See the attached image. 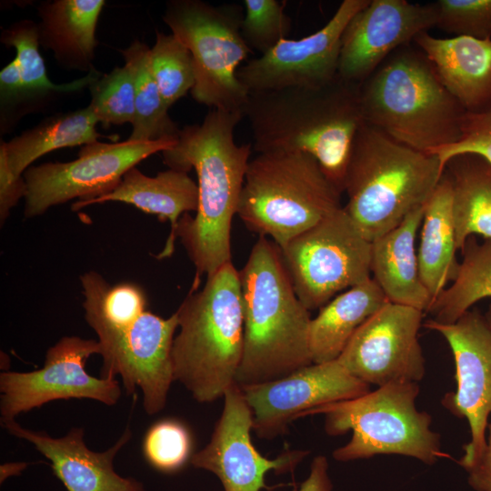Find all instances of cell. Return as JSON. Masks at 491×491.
<instances>
[{
	"instance_id": "cell-1",
	"label": "cell",
	"mask_w": 491,
	"mask_h": 491,
	"mask_svg": "<svg viewBox=\"0 0 491 491\" xmlns=\"http://www.w3.org/2000/svg\"><path fill=\"white\" fill-rule=\"evenodd\" d=\"M243 112L212 109L201 124L184 126L175 144L162 152L169 168L197 175L195 215H182L178 236L195 266L192 291L203 275L232 262L231 226L249 163L251 145H238L234 131Z\"/></svg>"
},
{
	"instance_id": "cell-2",
	"label": "cell",
	"mask_w": 491,
	"mask_h": 491,
	"mask_svg": "<svg viewBox=\"0 0 491 491\" xmlns=\"http://www.w3.org/2000/svg\"><path fill=\"white\" fill-rule=\"evenodd\" d=\"M360 85L337 75L320 86L250 93L243 115L255 150L306 153L344 193L353 142L366 122Z\"/></svg>"
},
{
	"instance_id": "cell-3",
	"label": "cell",
	"mask_w": 491,
	"mask_h": 491,
	"mask_svg": "<svg viewBox=\"0 0 491 491\" xmlns=\"http://www.w3.org/2000/svg\"><path fill=\"white\" fill-rule=\"evenodd\" d=\"M239 276L244 346L235 384L277 380L313 364L310 311L295 292L278 246L259 236Z\"/></svg>"
},
{
	"instance_id": "cell-4",
	"label": "cell",
	"mask_w": 491,
	"mask_h": 491,
	"mask_svg": "<svg viewBox=\"0 0 491 491\" xmlns=\"http://www.w3.org/2000/svg\"><path fill=\"white\" fill-rule=\"evenodd\" d=\"M366 123L393 140L430 153L461 136L466 110L412 43L393 52L360 85Z\"/></svg>"
},
{
	"instance_id": "cell-5",
	"label": "cell",
	"mask_w": 491,
	"mask_h": 491,
	"mask_svg": "<svg viewBox=\"0 0 491 491\" xmlns=\"http://www.w3.org/2000/svg\"><path fill=\"white\" fill-rule=\"evenodd\" d=\"M172 347L175 381L200 403L224 396L235 384L244 346L239 271L230 262L190 291L175 311Z\"/></svg>"
},
{
	"instance_id": "cell-6",
	"label": "cell",
	"mask_w": 491,
	"mask_h": 491,
	"mask_svg": "<svg viewBox=\"0 0 491 491\" xmlns=\"http://www.w3.org/2000/svg\"><path fill=\"white\" fill-rule=\"evenodd\" d=\"M443 173L436 155L402 145L365 122L350 153L344 208L372 242L425 205Z\"/></svg>"
},
{
	"instance_id": "cell-7",
	"label": "cell",
	"mask_w": 491,
	"mask_h": 491,
	"mask_svg": "<svg viewBox=\"0 0 491 491\" xmlns=\"http://www.w3.org/2000/svg\"><path fill=\"white\" fill-rule=\"evenodd\" d=\"M341 194L306 153H258L248 163L237 215L250 231L282 247L343 207Z\"/></svg>"
},
{
	"instance_id": "cell-8",
	"label": "cell",
	"mask_w": 491,
	"mask_h": 491,
	"mask_svg": "<svg viewBox=\"0 0 491 491\" xmlns=\"http://www.w3.org/2000/svg\"><path fill=\"white\" fill-rule=\"evenodd\" d=\"M418 394L416 382L389 383L353 399L315 407L301 417L325 415L329 436L352 430L351 440L333 452L337 461L395 454L433 465L446 455L441 450L440 436L431 429V416L416 408Z\"/></svg>"
},
{
	"instance_id": "cell-9",
	"label": "cell",
	"mask_w": 491,
	"mask_h": 491,
	"mask_svg": "<svg viewBox=\"0 0 491 491\" xmlns=\"http://www.w3.org/2000/svg\"><path fill=\"white\" fill-rule=\"evenodd\" d=\"M239 5H213L201 0H171L163 21L191 53L195 82L193 98L213 109L240 111L249 92L237 77L252 50L241 35Z\"/></svg>"
},
{
	"instance_id": "cell-10",
	"label": "cell",
	"mask_w": 491,
	"mask_h": 491,
	"mask_svg": "<svg viewBox=\"0 0 491 491\" xmlns=\"http://www.w3.org/2000/svg\"><path fill=\"white\" fill-rule=\"evenodd\" d=\"M371 248L344 206L279 247L295 292L309 311L371 278Z\"/></svg>"
},
{
	"instance_id": "cell-11",
	"label": "cell",
	"mask_w": 491,
	"mask_h": 491,
	"mask_svg": "<svg viewBox=\"0 0 491 491\" xmlns=\"http://www.w3.org/2000/svg\"><path fill=\"white\" fill-rule=\"evenodd\" d=\"M175 142L176 139L96 141L84 145L75 160L31 165L23 175L26 184L24 215L33 218L75 198L90 201L104 195L119 185L128 170Z\"/></svg>"
},
{
	"instance_id": "cell-12",
	"label": "cell",
	"mask_w": 491,
	"mask_h": 491,
	"mask_svg": "<svg viewBox=\"0 0 491 491\" xmlns=\"http://www.w3.org/2000/svg\"><path fill=\"white\" fill-rule=\"evenodd\" d=\"M95 354H101L98 341L65 336L48 348L42 368L2 372L1 423L55 400L87 398L115 405L121 396L117 380L98 378L85 370L87 359Z\"/></svg>"
},
{
	"instance_id": "cell-13",
	"label": "cell",
	"mask_w": 491,
	"mask_h": 491,
	"mask_svg": "<svg viewBox=\"0 0 491 491\" xmlns=\"http://www.w3.org/2000/svg\"><path fill=\"white\" fill-rule=\"evenodd\" d=\"M424 326L439 333L453 353L456 390L447 393L442 404L468 422L471 439L457 461L465 469L478 459L486 446L491 416V323L486 315L472 309L453 324L429 319Z\"/></svg>"
},
{
	"instance_id": "cell-14",
	"label": "cell",
	"mask_w": 491,
	"mask_h": 491,
	"mask_svg": "<svg viewBox=\"0 0 491 491\" xmlns=\"http://www.w3.org/2000/svg\"><path fill=\"white\" fill-rule=\"evenodd\" d=\"M424 313L388 302L356 331L337 360L368 386L417 383L426 371L418 341Z\"/></svg>"
},
{
	"instance_id": "cell-15",
	"label": "cell",
	"mask_w": 491,
	"mask_h": 491,
	"mask_svg": "<svg viewBox=\"0 0 491 491\" xmlns=\"http://www.w3.org/2000/svg\"><path fill=\"white\" fill-rule=\"evenodd\" d=\"M370 0H344L318 31L297 40L283 39L259 57L249 60L237 77L250 93L326 85L338 75L344 30Z\"/></svg>"
},
{
	"instance_id": "cell-16",
	"label": "cell",
	"mask_w": 491,
	"mask_h": 491,
	"mask_svg": "<svg viewBox=\"0 0 491 491\" xmlns=\"http://www.w3.org/2000/svg\"><path fill=\"white\" fill-rule=\"evenodd\" d=\"M253 414V430L271 439L315 407L353 399L369 392V386L353 376L336 360L311 364L283 378L240 386Z\"/></svg>"
},
{
	"instance_id": "cell-17",
	"label": "cell",
	"mask_w": 491,
	"mask_h": 491,
	"mask_svg": "<svg viewBox=\"0 0 491 491\" xmlns=\"http://www.w3.org/2000/svg\"><path fill=\"white\" fill-rule=\"evenodd\" d=\"M224 401L209 443L191 456V464L215 474L225 491L269 489L265 483L268 471L292 472L309 454L292 450L272 460L263 456L251 441L253 414L241 387L233 385L225 391Z\"/></svg>"
},
{
	"instance_id": "cell-18",
	"label": "cell",
	"mask_w": 491,
	"mask_h": 491,
	"mask_svg": "<svg viewBox=\"0 0 491 491\" xmlns=\"http://www.w3.org/2000/svg\"><path fill=\"white\" fill-rule=\"evenodd\" d=\"M178 319L175 312L163 318L150 311L125 331L100 344L102 378L120 375L128 395L139 387L143 406L148 415L160 412L175 381L172 347Z\"/></svg>"
},
{
	"instance_id": "cell-19",
	"label": "cell",
	"mask_w": 491,
	"mask_h": 491,
	"mask_svg": "<svg viewBox=\"0 0 491 491\" xmlns=\"http://www.w3.org/2000/svg\"><path fill=\"white\" fill-rule=\"evenodd\" d=\"M436 3L370 0L346 26L338 61V75L362 84L396 49L421 33L436 27Z\"/></svg>"
},
{
	"instance_id": "cell-20",
	"label": "cell",
	"mask_w": 491,
	"mask_h": 491,
	"mask_svg": "<svg viewBox=\"0 0 491 491\" xmlns=\"http://www.w3.org/2000/svg\"><path fill=\"white\" fill-rule=\"evenodd\" d=\"M1 425L11 435L34 445L51 462L54 475L67 491H146L141 482L121 476L114 469L115 455L132 436L129 427L110 448L95 452L86 446L82 427H73L65 436L54 438L24 428L15 420Z\"/></svg>"
},
{
	"instance_id": "cell-21",
	"label": "cell",
	"mask_w": 491,
	"mask_h": 491,
	"mask_svg": "<svg viewBox=\"0 0 491 491\" xmlns=\"http://www.w3.org/2000/svg\"><path fill=\"white\" fill-rule=\"evenodd\" d=\"M413 43L425 53L445 87L466 112L491 107V39L438 38L424 32Z\"/></svg>"
},
{
	"instance_id": "cell-22",
	"label": "cell",
	"mask_w": 491,
	"mask_h": 491,
	"mask_svg": "<svg viewBox=\"0 0 491 491\" xmlns=\"http://www.w3.org/2000/svg\"><path fill=\"white\" fill-rule=\"evenodd\" d=\"M109 201L133 205L145 213L156 215L160 221L170 222L171 231L165 248L157 256L162 259L174 252L176 228L182 215L196 211L198 188L186 172L169 168L148 176L135 166L125 174L114 190L90 201H76L72 209L79 210Z\"/></svg>"
},
{
	"instance_id": "cell-23",
	"label": "cell",
	"mask_w": 491,
	"mask_h": 491,
	"mask_svg": "<svg viewBox=\"0 0 491 491\" xmlns=\"http://www.w3.org/2000/svg\"><path fill=\"white\" fill-rule=\"evenodd\" d=\"M425 206L371 242V277L390 303L427 312L432 298L421 279L416 246Z\"/></svg>"
},
{
	"instance_id": "cell-24",
	"label": "cell",
	"mask_w": 491,
	"mask_h": 491,
	"mask_svg": "<svg viewBox=\"0 0 491 491\" xmlns=\"http://www.w3.org/2000/svg\"><path fill=\"white\" fill-rule=\"evenodd\" d=\"M104 0H52L37 6L40 45L65 70L89 73L98 44L95 31Z\"/></svg>"
},
{
	"instance_id": "cell-25",
	"label": "cell",
	"mask_w": 491,
	"mask_h": 491,
	"mask_svg": "<svg viewBox=\"0 0 491 491\" xmlns=\"http://www.w3.org/2000/svg\"><path fill=\"white\" fill-rule=\"evenodd\" d=\"M388 302L372 277L332 298L310 322L313 363L336 360L356 331Z\"/></svg>"
},
{
	"instance_id": "cell-26",
	"label": "cell",
	"mask_w": 491,
	"mask_h": 491,
	"mask_svg": "<svg viewBox=\"0 0 491 491\" xmlns=\"http://www.w3.org/2000/svg\"><path fill=\"white\" fill-rule=\"evenodd\" d=\"M417 258L421 279L433 301L455 278L459 262L453 212V188L443 176L426 204Z\"/></svg>"
},
{
	"instance_id": "cell-27",
	"label": "cell",
	"mask_w": 491,
	"mask_h": 491,
	"mask_svg": "<svg viewBox=\"0 0 491 491\" xmlns=\"http://www.w3.org/2000/svg\"><path fill=\"white\" fill-rule=\"evenodd\" d=\"M97 119L88 105L45 117L8 142L1 141L7 165L15 176L44 155L54 150L85 145L98 141Z\"/></svg>"
},
{
	"instance_id": "cell-28",
	"label": "cell",
	"mask_w": 491,
	"mask_h": 491,
	"mask_svg": "<svg viewBox=\"0 0 491 491\" xmlns=\"http://www.w3.org/2000/svg\"><path fill=\"white\" fill-rule=\"evenodd\" d=\"M453 188L457 250L471 235L491 239V163L476 155H459L445 165Z\"/></svg>"
},
{
	"instance_id": "cell-29",
	"label": "cell",
	"mask_w": 491,
	"mask_h": 491,
	"mask_svg": "<svg viewBox=\"0 0 491 491\" xmlns=\"http://www.w3.org/2000/svg\"><path fill=\"white\" fill-rule=\"evenodd\" d=\"M80 281L85 317L100 344L127 330L146 311V295L137 284L110 286L95 271L83 274Z\"/></svg>"
},
{
	"instance_id": "cell-30",
	"label": "cell",
	"mask_w": 491,
	"mask_h": 491,
	"mask_svg": "<svg viewBox=\"0 0 491 491\" xmlns=\"http://www.w3.org/2000/svg\"><path fill=\"white\" fill-rule=\"evenodd\" d=\"M0 42L15 49L25 91L24 115L59 95L75 93L89 87L101 73L95 68L86 75L68 83H53L46 72L44 59L39 52L37 23L21 19L2 30Z\"/></svg>"
},
{
	"instance_id": "cell-31",
	"label": "cell",
	"mask_w": 491,
	"mask_h": 491,
	"mask_svg": "<svg viewBox=\"0 0 491 491\" xmlns=\"http://www.w3.org/2000/svg\"><path fill=\"white\" fill-rule=\"evenodd\" d=\"M455 278L433 301L427 312L433 320L453 324L479 300L491 297V239L469 236L460 250Z\"/></svg>"
},
{
	"instance_id": "cell-32",
	"label": "cell",
	"mask_w": 491,
	"mask_h": 491,
	"mask_svg": "<svg viewBox=\"0 0 491 491\" xmlns=\"http://www.w3.org/2000/svg\"><path fill=\"white\" fill-rule=\"evenodd\" d=\"M125 64L132 70L135 81V118L131 141L176 139L179 128L168 115L150 65V47L135 39L126 48L120 49Z\"/></svg>"
},
{
	"instance_id": "cell-33",
	"label": "cell",
	"mask_w": 491,
	"mask_h": 491,
	"mask_svg": "<svg viewBox=\"0 0 491 491\" xmlns=\"http://www.w3.org/2000/svg\"><path fill=\"white\" fill-rule=\"evenodd\" d=\"M150 65L165 105L170 108L193 89L195 82L193 58L174 34L156 31L150 47Z\"/></svg>"
},
{
	"instance_id": "cell-34",
	"label": "cell",
	"mask_w": 491,
	"mask_h": 491,
	"mask_svg": "<svg viewBox=\"0 0 491 491\" xmlns=\"http://www.w3.org/2000/svg\"><path fill=\"white\" fill-rule=\"evenodd\" d=\"M91 101L88 107L98 123L105 127L134 122L135 81L129 65L115 66L102 74L89 85Z\"/></svg>"
},
{
	"instance_id": "cell-35",
	"label": "cell",
	"mask_w": 491,
	"mask_h": 491,
	"mask_svg": "<svg viewBox=\"0 0 491 491\" xmlns=\"http://www.w3.org/2000/svg\"><path fill=\"white\" fill-rule=\"evenodd\" d=\"M142 449L151 466L163 473H174L180 470L190 458L192 437L182 422L163 419L149 427Z\"/></svg>"
},
{
	"instance_id": "cell-36",
	"label": "cell",
	"mask_w": 491,
	"mask_h": 491,
	"mask_svg": "<svg viewBox=\"0 0 491 491\" xmlns=\"http://www.w3.org/2000/svg\"><path fill=\"white\" fill-rule=\"evenodd\" d=\"M244 5L246 11L241 35L252 51L265 55L286 39L291 30V20L285 14L284 2L245 0Z\"/></svg>"
},
{
	"instance_id": "cell-37",
	"label": "cell",
	"mask_w": 491,
	"mask_h": 491,
	"mask_svg": "<svg viewBox=\"0 0 491 491\" xmlns=\"http://www.w3.org/2000/svg\"><path fill=\"white\" fill-rule=\"evenodd\" d=\"M436 27L456 36L491 39V0H438Z\"/></svg>"
},
{
	"instance_id": "cell-38",
	"label": "cell",
	"mask_w": 491,
	"mask_h": 491,
	"mask_svg": "<svg viewBox=\"0 0 491 491\" xmlns=\"http://www.w3.org/2000/svg\"><path fill=\"white\" fill-rule=\"evenodd\" d=\"M442 169L454 156L476 155L491 163V107L479 112H466L461 136L454 144L434 149Z\"/></svg>"
},
{
	"instance_id": "cell-39",
	"label": "cell",
	"mask_w": 491,
	"mask_h": 491,
	"mask_svg": "<svg viewBox=\"0 0 491 491\" xmlns=\"http://www.w3.org/2000/svg\"><path fill=\"white\" fill-rule=\"evenodd\" d=\"M26 194L24 176H15L8 167L5 152L0 145V222L4 224L11 209Z\"/></svg>"
},
{
	"instance_id": "cell-40",
	"label": "cell",
	"mask_w": 491,
	"mask_h": 491,
	"mask_svg": "<svg viewBox=\"0 0 491 491\" xmlns=\"http://www.w3.org/2000/svg\"><path fill=\"white\" fill-rule=\"evenodd\" d=\"M487 429L485 450L477 460L465 468L468 475L467 482L476 491H491V421Z\"/></svg>"
},
{
	"instance_id": "cell-41",
	"label": "cell",
	"mask_w": 491,
	"mask_h": 491,
	"mask_svg": "<svg viewBox=\"0 0 491 491\" xmlns=\"http://www.w3.org/2000/svg\"><path fill=\"white\" fill-rule=\"evenodd\" d=\"M333 484L328 475V461L324 456H316L310 466L307 478L298 491H332Z\"/></svg>"
},
{
	"instance_id": "cell-42",
	"label": "cell",
	"mask_w": 491,
	"mask_h": 491,
	"mask_svg": "<svg viewBox=\"0 0 491 491\" xmlns=\"http://www.w3.org/2000/svg\"><path fill=\"white\" fill-rule=\"evenodd\" d=\"M487 320L491 323V305H489L487 312L486 313Z\"/></svg>"
}]
</instances>
